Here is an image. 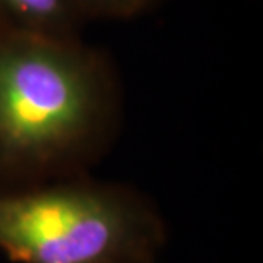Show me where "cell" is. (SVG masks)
Here are the masks:
<instances>
[{"label": "cell", "mask_w": 263, "mask_h": 263, "mask_svg": "<svg viewBox=\"0 0 263 263\" xmlns=\"http://www.w3.org/2000/svg\"><path fill=\"white\" fill-rule=\"evenodd\" d=\"M120 120V81L103 51L0 25V192L86 176Z\"/></svg>", "instance_id": "cell-1"}, {"label": "cell", "mask_w": 263, "mask_h": 263, "mask_svg": "<svg viewBox=\"0 0 263 263\" xmlns=\"http://www.w3.org/2000/svg\"><path fill=\"white\" fill-rule=\"evenodd\" d=\"M158 0H78L85 19H126L141 15Z\"/></svg>", "instance_id": "cell-4"}, {"label": "cell", "mask_w": 263, "mask_h": 263, "mask_svg": "<svg viewBox=\"0 0 263 263\" xmlns=\"http://www.w3.org/2000/svg\"><path fill=\"white\" fill-rule=\"evenodd\" d=\"M84 21L78 0H0V25L32 35L81 38Z\"/></svg>", "instance_id": "cell-3"}, {"label": "cell", "mask_w": 263, "mask_h": 263, "mask_svg": "<svg viewBox=\"0 0 263 263\" xmlns=\"http://www.w3.org/2000/svg\"><path fill=\"white\" fill-rule=\"evenodd\" d=\"M168 230L141 190L88 174L0 192V252L16 263H158Z\"/></svg>", "instance_id": "cell-2"}]
</instances>
